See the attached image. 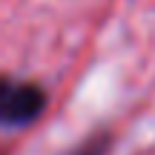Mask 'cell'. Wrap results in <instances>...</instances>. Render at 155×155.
<instances>
[{"mask_svg": "<svg viewBox=\"0 0 155 155\" xmlns=\"http://www.w3.org/2000/svg\"><path fill=\"white\" fill-rule=\"evenodd\" d=\"M46 106V92L38 83H3V101H0V118L6 127H23L35 121Z\"/></svg>", "mask_w": 155, "mask_h": 155, "instance_id": "1", "label": "cell"}, {"mask_svg": "<svg viewBox=\"0 0 155 155\" xmlns=\"http://www.w3.org/2000/svg\"><path fill=\"white\" fill-rule=\"evenodd\" d=\"M104 150H106V141L101 138V141H89L83 150H78L75 155H104Z\"/></svg>", "mask_w": 155, "mask_h": 155, "instance_id": "2", "label": "cell"}]
</instances>
